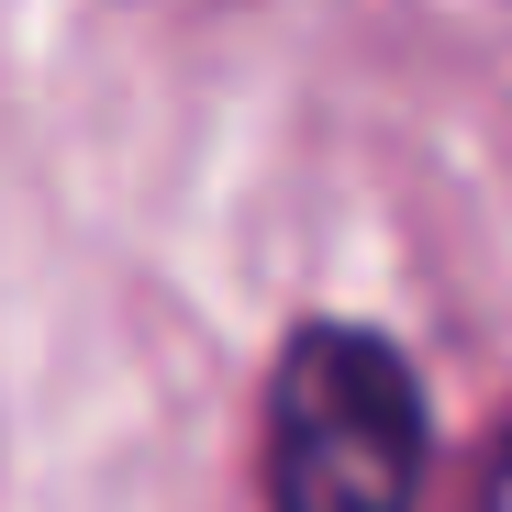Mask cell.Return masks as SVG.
Masks as SVG:
<instances>
[{
  "mask_svg": "<svg viewBox=\"0 0 512 512\" xmlns=\"http://www.w3.org/2000/svg\"><path fill=\"white\" fill-rule=\"evenodd\" d=\"M435 468V401L379 323H301L268 368L256 479L268 512H412Z\"/></svg>",
  "mask_w": 512,
  "mask_h": 512,
  "instance_id": "1",
  "label": "cell"
},
{
  "mask_svg": "<svg viewBox=\"0 0 512 512\" xmlns=\"http://www.w3.org/2000/svg\"><path fill=\"white\" fill-rule=\"evenodd\" d=\"M468 512H512V423H501V446H490V468H479V501Z\"/></svg>",
  "mask_w": 512,
  "mask_h": 512,
  "instance_id": "2",
  "label": "cell"
}]
</instances>
